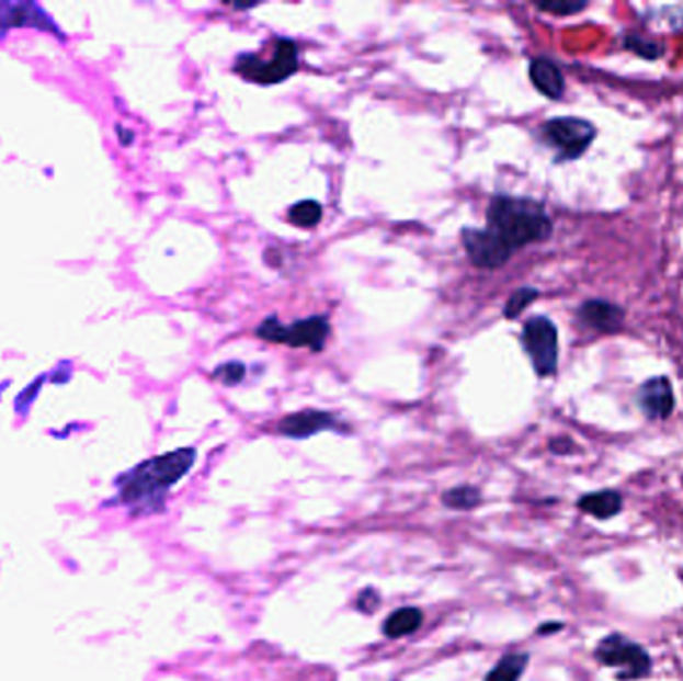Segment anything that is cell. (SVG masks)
I'll return each instance as SVG.
<instances>
[{"label": "cell", "mask_w": 683, "mask_h": 681, "mask_svg": "<svg viewBox=\"0 0 683 681\" xmlns=\"http://www.w3.org/2000/svg\"><path fill=\"white\" fill-rule=\"evenodd\" d=\"M624 43H626L627 50L636 53L641 58H648V60H656V58H660L663 55L661 45L653 43V41H648V38H644L639 34H627Z\"/></svg>", "instance_id": "cell-20"}, {"label": "cell", "mask_w": 683, "mask_h": 681, "mask_svg": "<svg viewBox=\"0 0 683 681\" xmlns=\"http://www.w3.org/2000/svg\"><path fill=\"white\" fill-rule=\"evenodd\" d=\"M594 659L602 668L616 670V681L648 680L653 671L650 651L619 632H612L597 642Z\"/></svg>", "instance_id": "cell-3"}, {"label": "cell", "mask_w": 683, "mask_h": 681, "mask_svg": "<svg viewBox=\"0 0 683 681\" xmlns=\"http://www.w3.org/2000/svg\"><path fill=\"white\" fill-rule=\"evenodd\" d=\"M288 218L300 228H312L322 220V206L316 201H300L291 206Z\"/></svg>", "instance_id": "cell-18"}, {"label": "cell", "mask_w": 683, "mask_h": 681, "mask_svg": "<svg viewBox=\"0 0 683 681\" xmlns=\"http://www.w3.org/2000/svg\"><path fill=\"white\" fill-rule=\"evenodd\" d=\"M576 506L583 514L592 515L597 522H605L624 512V496L617 490L590 491L583 493Z\"/></svg>", "instance_id": "cell-14"}, {"label": "cell", "mask_w": 683, "mask_h": 681, "mask_svg": "<svg viewBox=\"0 0 683 681\" xmlns=\"http://www.w3.org/2000/svg\"><path fill=\"white\" fill-rule=\"evenodd\" d=\"M542 135L558 150V160H576L594 143L595 126L576 116L551 118L542 126Z\"/></svg>", "instance_id": "cell-7"}, {"label": "cell", "mask_w": 683, "mask_h": 681, "mask_svg": "<svg viewBox=\"0 0 683 681\" xmlns=\"http://www.w3.org/2000/svg\"><path fill=\"white\" fill-rule=\"evenodd\" d=\"M258 2H232V9L236 11H250V9H257Z\"/></svg>", "instance_id": "cell-26"}, {"label": "cell", "mask_w": 683, "mask_h": 681, "mask_svg": "<svg viewBox=\"0 0 683 681\" xmlns=\"http://www.w3.org/2000/svg\"><path fill=\"white\" fill-rule=\"evenodd\" d=\"M254 334L266 342L286 344L292 348H310L312 352H322L326 340L330 336V320L328 316H312L304 318L294 325H282L276 316H269L258 326Z\"/></svg>", "instance_id": "cell-5"}, {"label": "cell", "mask_w": 683, "mask_h": 681, "mask_svg": "<svg viewBox=\"0 0 683 681\" xmlns=\"http://www.w3.org/2000/svg\"><path fill=\"white\" fill-rule=\"evenodd\" d=\"M530 79L532 84L551 101H560L564 97V90H566V80L561 75L560 67L549 60L546 56H539L534 58L532 65H530Z\"/></svg>", "instance_id": "cell-13"}, {"label": "cell", "mask_w": 683, "mask_h": 681, "mask_svg": "<svg viewBox=\"0 0 683 681\" xmlns=\"http://www.w3.org/2000/svg\"><path fill=\"white\" fill-rule=\"evenodd\" d=\"M462 246L478 269H500L514 254L490 228H464Z\"/></svg>", "instance_id": "cell-9"}, {"label": "cell", "mask_w": 683, "mask_h": 681, "mask_svg": "<svg viewBox=\"0 0 683 681\" xmlns=\"http://www.w3.org/2000/svg\"><path fill=\"white\" fill-rule=\"evenodd\" d=\"M560 629H564V624H560V622H549V624H544V626L538 627V636H551V634H558Z\"/></svg>", "instance_id": "cell-25"}, {"label": "cell", "mask_w": 683, "mask_h": 681, "mask_svg": "<svg viewBox=\"0 0 683 681\" xmlns=\"http://www.w3.org/2000/svg\"><path fill=\"white\" fill-rule=\"evenodd\" d=\"M244 376H247V366L238 360L225 362V364L214 368V378L223 382L225 386H238L240 382L244 381Z\"/></svg>", "instance_id": "cell-21"}, {"label": "cell", "mask_w": 683, "mask_h": 681, "mask_svg": "<svg viewBox=\"0 0 683 681\" xmlns=\"http://www.w3.org/2000/svg\"><path fill=\"white\" fill-rule=\"evenodd\" d=\"M488 226L512 252L534 242L548 240L554 224L546 208L532 198L498 194L488 206Z\"/></svg>", "instance_id": "cell-2"}, {"label": "cell", "mask_w": 683, "mask_h": 681, "mask_svg": "<svg viewBox=\"0 0 683 681\" xmlns=\"http://www.w3.org/2000/svg\"><path fill=\"white\" fill-rule=\"evenodd\" d=\"M527 663H530L527 651L505 654L504 658L493 666L483 681H520L524 671L527 670Z\"/></svg>", "instance_id": "cell-16"}, {"label": "cell", "mask_w": 683, "mask_h": 681, "mask_svg": "<svg viewBox=\"0 0 683 681\" xmlns=\"http://www.w3.org/2000/svg\"><path fill=\"white\" fill-rule=\"evenodd\" d=\"M380 592L376 588H364L356 598V608L362 614L371 615L380 608Z\"/></svg>", "instance_id": "cell-23"}, {"label": "cell", "mask_w": 683, "mask_h": 681, "mask_svg": "<svg viewBox=\"0 0 683 681\" xmlns=\"http://www.w3.org/2000/svg\"><path fill=\"white\" fill-rule=\"evenodd\" d=\"M549 450L558 456H568L571 452H576V444L571 442L570 438H556L549 442Z\"/></svg>", "instance_id": "cell-24"}, {"label": "cell", "mask_w": 683, "mask_h": 681, "mask_svg": "<svg viewBox=\"0 0 683 681\" xmlns=\"http://www.w3.org/2000/svg\"><path fill=\"white\" fill-rule=\"evenodd\" d=\"M522 347L536 374L546 378L558 368V328L546 316H534L522 330Z\"/></svg>", "instance_id": "cell-6"}, {"label": "cell", "mask_w": 683, "mask_h": 681, "mask_svg": "<svg viewBox=\"0 0 683 681\" xmlns=\"http://www.w3.org/2000/svg\"><path fill=\"white\" fill-rule=\"evenodd\" d=\"M196 458L194 447H179L136 464L114 481L116 500L133 518L162 514L170 490L191 472Z\"/></svg>", "instance_id": "cell-1"}, {"label": "cell", "mask_w": 683, "mask_h": 681, "mask_svg": "<svg viewBox=\"0 0 683 681\" xmlns=\"http://www.w3.org/2000/svg\"><path fill=\"white\" fill-rule=\"evenodd\" d=\"M424 622V614L420 608L414 605H406L396 610L392 614L388 615L382 624V634L388 637V639H400V637L412 636L414 632L420 629Z\"/></svg>", "instance_id": "cell-15"}, {"label": "cell", "mask_w": 683, "mask_h": 681, "mask_svg": "<svg viewBox=\"0 0 683 681\" xmlns=\"http://www.w3.org/2000/svg\"><path fill=\"white\" fill-rule=\"evenodd\" d=\"M298 70V45L291 38H278L272 48V55L247 53L236 58L235 72L248 82L260 87L281 84Z\"/></svg>", "instance_id": "cell-4"}, {"label": "cell", "mask_w": 683, "mask_h": 681, "mask_svg": "<svg viewBox=\"0 0 683 681\" xmlns=\"http://www.w3.org/2000/svg\"><path fill=\"white\" fill-rule=\"evenodd\" d=\"M539 292L536 288H530V286H524V288H517V291L510 296V300L505 304L504 316L508 320H514L517 318L520 314L526 310L527 306L532 304V302L538 298Z\"/></svg>", "instance_id": "cell-19"}, {"label": "cell", "mask_w": 683, "mask_h": 681, "mask_svg": "<svg viewBox=\"0 0 683 681\" xmlns=\"http://www.w3.org/2000/svg\"><path fill=\"white\" fill-rule=\"evenodd\" d=\"M442 503L454 512H470L482 503V491L476 486H456L442 493Z\"/></svg>", "instance_id": "cell-17"}, {"label": "cell", "mask_w": 683, "mask_h": 681, "mask_svg": "<svg viewBox=\"0 0 683 681\" xmlns=\"http://www.w3.org/2000/svg\"><path fill=\"white\" fill-rule=\"evenodd\" d=\"M36 29L41 33L55 34L60 41H67V34L57 21L33 0H0V41L12 29Z\"/></svg>", "instance_id": "cell-8"}, {"label": "cell", "mask_w": 683, "mask_h": 681, "mask_svg": "<svg viewBox=\"0 0 683 681\" xmlns=\"http://www.w3.org/2000/svg\"><path fill=\"white\" fill-rule=\"evenodd\" d=\"M276 430L281 436L291 438V440H308L322 432H340L342 425L334 413L322 412V410H303V412L291 413L282 418Z\"/></svg>", "instance_id": "cell-10"}, {"label": "cell", "mask_w": 683, "mask_h": 681, "mask_svg": "<svg viewBox=\"0 0 683 681\" xmlns=\"http://www.w3.org/2000/svg\"><path fill=\"white\" fill-rule=\"evenodd\" d=\"M638 406L648 420H668L675 410V394L670 378L656 376L644 382L638 390Z\"/></svg>", "instance_id": "cell-11"}, {"label": "cell", "mask_w": 683, "mask_h": 681, "mask_svg": "<svg viewBox=\"0 0 683 681\" xmlns=\"http://www.w3.org/2000/svg\"><path fill=\"white\" fill-rule=\"evenodd\" d=\"M578 316L583 325L594 328L597 332H617L624 325V316L626 313L607 300H588L583 302L582 308L578 310Z\"/></svg>", "instance_id": "cell-12"}, {"label": "cell", "mask_w": 683, "mask_h": 681, "mask_svg": "<svg viewBox=\"0 0 683 681\" xmlns=\"http://www.w3.org/2000/svg\"><path fill=\"white\" fill-rule=\"evenodd\" d=\"M539 11L551 12L558 16H570L576 12H582L588 2L585 0H551V2H536Z\"/></svg>", "instance_id": "cell-22"}]
</instances>
